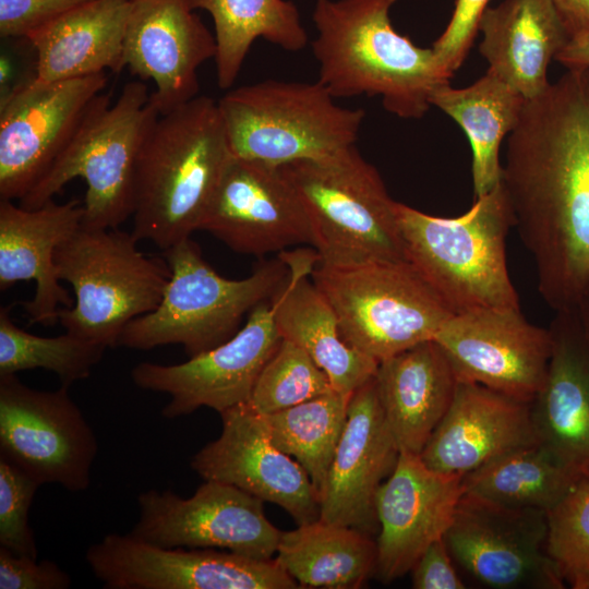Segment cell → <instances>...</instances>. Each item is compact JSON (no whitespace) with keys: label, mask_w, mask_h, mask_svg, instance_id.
Segmentation results:
<instances>
[{"label":"cell","mask_w":589,"mask_h":589,"mask_svg":"<svg viewBox=\"0 0 589 589\" xmlns=\"http://www.w3.org/2000/svg\"><path fill=\"white\" fill-rule=\"evenodd\" d=\"M501 181L540 296L555 312L575 309L589 286V68L526 100Z\"/></svg>","instance_id":"obj_1"},{"label":"cell","mask_w":589,"mask_h":589,"mask_svg":"<svg viewBox=\"0 0 589 589\" xmlns=\"http://www.w3.org/2000/svg\"><path fill=\"white\" fill-rule=\"evenodd\" d=\"M397 0H315L311 43L317 81L335 98L380 96L384 108L420 119L431 95L450 76L432 48L416 46L393 26Z\"/></svg>","instance_id":"obj_2"},{"label":"cell","mask_w":589,"mask_h":589,"mask_svg":"<svg viewBox=\"0 0 589 589\" xmlns=\"http://www.w3.org/2000/svg\"><path fill=\"white\" fill-rule=\"evenodd\" d=\"M218 101L196 96L160 113L139 154L131 233L161 251L200 229L233 158Z\"/></svg>","instance_id":"obj_3"},{"label":"cell","mask_w":589,"mask_h":589,"mask_svg":"<svg viewBox=\"0 0 589 589\" xmlns=\"http://www.w3.org/2000/svg\"><path fill=\"white\" fill-rule=\"evenodd\" d=\"M395 212L408 262L452 314L520 308L507 269L514 215L502 181L457 217L399 202Z\"/></svg>","instance_id":"obj_4"},{"label":"cell","mask_w":589,"mask_h":589,"mask_svg":"<svg viewBox=\"0 0 589 589\" xmlns=\"http://www.w3.org/2000/svg\"><path fill=\"white\" fill-rule=\"evenodd\" d=\"M170 276L159 304L123 329L118 346L151 350L179 344L189 358L231 338L245 314L269 301L289 276L279 256L242 279L219 275L190 238L163 251Z\"/></svg>","instance_id":"obj_5"},{"label":"cell","mask_w":589,"mask_h":589,"mask_svg":"<svg viewBox=\"0 0 589 589\" xmlns=\"http://www.w3.org/2000/svg\"><path fill=\"white\" fill-rule=\"evenodd\" d=\"M142 81L127 83L118 99L103 93L63 152L19 205L35 209L75 178L86 182L82 226L119 228L133 212V183L142 144L159 116Z\"/></svg>","instance_id":"obj_6"},{"label":"cell","mask_w":589,"mask_h":589,"mask_svg":"<svg viewBox=\"0 0 589 589\" xmlns=\"http://www.w3.org/2000/svg\"><path fill=\"white\" fill-rule=\"evenodd\" d=\"M304 206L320 264L408 261L395 205L354 145L280 166Z\"/></svg>","instance_id":"obj_7"},{"label":"cell","mask_w":589,"mask_h":589,"mask_svg":"<svg viewBox=\"0 0 589 589\" xmlns=\"http://www.w3.org/2000/svg\"><path fill=\"white\" fill-rule=\"evenodd\" d=\"M131 232L81 226L55 254L59 279L71 285L74 303L61 308L65 332L118 346L125 326L159 304L170 272L166 261L145 255Z\"/></svg>","instance_id":"obj_8"},{"label":"cell","mask_w":589,"mask_h":589,"mask_svg":"<svg viewBox=\"0 0 589 589\" xmlns=\"http://www.w3.org/2000/svg\"><path fill=\"white\" fill-rule=\"evenodd\" d=\"M335 99L318 81L266 80L229 91L218 107L235 157L283 166L356 144L365 111Z\"/></svg>","instance_id":"obj_9"},{"label":"cell","mask_w":589,"mask_h":589,"mask_svg":"<svg viewBox=\"0 0 589 589\" xmlns=\"http://www.w3.org/2000/svg\"><path fill=\"white\" fill-rule=\"evenodd\" d=\"M310 276L334 309L345 341L378 363L433 340L452 315L408 261L316 263Z\"/></svg>","instance_id":"obj_10"},{"label":"cell","mask_w":589,"mask_h":589,"mask_svg":"<svg viewBox=\"0 0 589 589\" xmlns=\"http://www.w3.org/2000/svg\"><path fill=\"white\" fill-rule=\"evenodd\" d=\"M97 440L69 387L39 390L15 374L0 376V456L40 485L86 490Z\"/></svg>","instance_id":"obj_11"},{"label":"cell","mask_w":589,"mask_h":589,"mask_svg":"<svg viewBox=\"0 0 589 589\" xmlns=\"http://www.w3.org/2000/svg\"><path fill=\"white\" fill-rule=\"evenodd\" d=\"M132 537L163 548L218 549L272 560L281 532L266 517L264 501L240 488L204 480L193 495L151 489L137 496Z\"/></svg>","instance_id":"obj_12"},{"label":"cell","mask_w":589,"mask_h":589,"mask_svg":"<svg viewBox=\"0 0 589 589\" xmlns=\"http://www.w3.org/2000/svg\"><path fill=\"white\" fill-rule=\"evenodd\" d=\"M106 73L58 82L33 77L0 110V200H21L69 144L107 86Z\"/></svg>","instance_id":"obj_13"},{"label":"cell","mask_w":589,"mask_h":589,"mask_svg":"<svg viewBox=\"0 0 589 589\" xmlns=\"http://www.w3.org/2000/svg\"><path fill=\"white\" fill-rule=\"evenodd\" d=\"M548 514L460 497L444 540L477 582L493 589H563L548 552Z\"/></svg>","instance_id":"obj_14"},{"label":"cell","mask_w":589,"mask_h":589,"mask_svg":"<svg viewBox=\"0 0 589 589\" xmlns=\"http://www.w3.org/2000/svg\"><path fill=\"white\" fill-rule=\"evenodd\" d=\"M107 589H296L275 561L218 549L163 548L108 533L85 555Z\"/></svg>","instance_id":"obj_15"},{"label":"cell","mask_w":589,"mask_h":589,"mask_svg":"<svg viewBox=\"0 0 589 589\" xmlns=\"http://www.w3.org/2000/svg\"><path fill=\"white\" fill-rule=\"evenodd\" d=\"M280 341L271 301H264L219 346L178 364L141 362L132 369L131 378L142 389L170 397L161 410L167 419L190 414L201 407L220 413L248 402Z\"/></svg>","instance_id":"obj_16"},{"label":"cell","mask_w":589,"mask_h":589,"mask_svg":"<svg viewBox=\"0 0 589 589\" xmlns=\"http://www.w3.org/2000/svg\"><path fill=\"white\" fill-rule=\"evenodd\" d=\"M433 340L458 381L478 383L527 402L543 386L551 333L529 323L520 308L452 314Z\"/></svg>","instance_id":"obj_17"},{"label":"cell","mask_w":589,"mask_h":589,"mask_svg":"<svg viewBox=\"0 0 589 589\" xmlns=\"http://www.w3.org/2000/svg\"><path fill=\"white\" fill-rule=\"evenodd\" d=\"M199 230L247 255L313 247L304 206L280 166L238 157L228 165Z\"/></svg>","instance_id":"obj_18"},{"label":"cell","mask_w":589,"mask_h":589,"mask_svg":"<svg viewBox=\"0 0 589 589\" xmlns=\"http://www.w3.org/2000/svg\"><path fill=\"white\" fill-rule=\"evenodd\" d=\"M221 432L191 459L204 480L229 483L285 509L297 525L320 518V500L302 466L273 443L263 414L247 404L219 413Z\"/></svg>","instance_id":"obj_19"},{"label":"cell","mask_w":589,"mask_h":589,"mask_svg":"<svg viewBox=\"0 0 589 589\" xmlns=\"http://www.w3.org/2000/svg\"><path fill=\"white\" fill-rule=\"evenodd\" d=\"M464 474L429 468L420 455L399 453L375 494L378 522L375 575L388 584L407 573L435 540L445 536L464 494Z\"/></svg>","instance_id":"obj_20"},{"label":"cell","mask_w":589,"mask_h":589,"mask_svg":"<svg viewBox=\"0 0 589 589\" xmlns=\"http://www.w3.org/2000/svg\"><path fill=\"white\" fill-rule=\"evenodd\" d=\"M194 11L190 0H131L123 64L155 83L159 113L199 96L197 71L215 58V36Z\"/></svg>","instance_id":"obj_21"},{"label":"cell","mask_w":589,"mask_h":589,"mask_svg":"<svg viewBox=\"0 0 589 589\" xmlns=\"http://www.w3.org/2000/svg\"><path fill=\"white\" fill-rule=\"evenodd\" d=\"M398 456L374 376L350 396L345 429L320 501V518L370 536L377 533L375 494Z\"/></svg>","instance_id":"obj_22"},{"label":"cell","mask_w":589,"mask_h":589,"mask_svg":"<svg viewBox=\"0 0 589 589\" xmlns=\"http://www.w3.org/2000/svg\"><path fill=\"white\" fill-rule=\"evenodd\" d=\"M536 443L531 402L458 381L450 406L420 457L435 471L465 476L495 457Z\"/></svg>","instance_id":"obj_23"},{"label":"cell","mask_w":589,"mask_h":589,"mask_svg":"<svg viewBox=\"0 0 589 589\" xmlns=\"http://www.w3.org/2000/svg\"><path fill=\"white\" fill-rule=\"evenodd\" d=\"M543 386L531 401L538 443L582 480L589 478V341L576 309L555 312Z\"/></svg>","instance_id":"obj_24"},{"label":"cell","mask_w":589,"mask_h":589,"mask_svg":"<svg viewBox=\"0 0 589 589\" xmlns=\"http://www.w3.org/2000/svg\"><path fill=\"white\" fill-rule=\"evenodd\" d=\"M79 200L58 204L53 200L35 209L0 200V289L34 280L35 294L23 305L28 324L53 325L61 308L73 300L61 286L55 254L58 247L82 226Z\"/></svg>","instance_id":"obj_25"},{"label":"cell","mask_w":589,"mask_h":589,"mask_svg":"<svg viewBox=\"0 0 589 589\" xmlns=\"http://www.w3.org/2000/svg\"><path fill=\"white\" fill-rule=\"evenodd\" d=\"M278 256L289 266V276L269 301L281 338L303 349L334 390L351 395L375 376L378 362L345 341L334 309L309 280L318 262L316 251H284Z\"/></svg>","instance_id":"obj_26"},{"label":"cell","mask_w":589,"mask_h":589,"mask_svg":"<svg viewBox=\"0 0 589 589\" xmlns=\"http://www.w3.org/2000/svg\"><path fill=\"white\" fill-rule=\"evenodd\" d=\"M478 31L489 70L526 100L549 87L550 62L570 38L551 0H503L486 8Z\"/></svg>","instance_id":"obj_27"},{"label":"cell","mask_w":589,"mask_h":589,"mask_svg":"<svg viewBox=\"0 0 589 589\" xmlns=\"http://www.w3.org/2000/svg\"><path fill=\"white\" fill-rule=\"evenodd\" d=\"M457 382L448 359L434 340L378 363L377 395L399 453H422L450 406Z\"/></svg>","instance_id":"obj_28"},{"label":"cell","mask_w":589,"mask_h":589,"mask_svg":"<svg viewBox=\"0 0 589 589\" xmlns=\"http://www.w3.org/2000/svg\"><path fill=\"white\" fill-rule=\"evenodd\" d=\"M130 9L131 0H92L29 35L34 79L49 83L120 72Z\"/></svg>","instance_id":"obj_29"},{"label":"cell","mask_w":589,"mask_h":589,"mask_svg":"<svg viewBox=\"0 0 589 589\" xmlns=\"http://www.w3.org/2000/svg\"><path fill=\"white\" fill-rule=\"evenodd\" d=\"M430 101L466 133L472 152L474 196L486 194L502 180L501 144L516 128L526 99L488 69L478 81L464 88L452 87L449 82L441 84Z\"/></svg>","instance_id":"obj_30"},{"label":"cell","mask_w":589,"mask_h":589,"mask_svg":"<svg viewBox=\"0 0 589 589\" xmlns=\"http://www.w3.org/2000/svg\"><path fill=\"white\" fill-rule=\"evenodd\" d=\"M274 558L300 588L358 589L376 573L377 546L365 532L318 518L283 531Z\"/></svg>","instance_id":"obj_31"},{"label":"cell","mask_w":589,"mask_h":589,"mask_svg":"<svg viewBox=\"0 0 589 589\" xmlns=\"http://www.w3.org/2000/svg\"><path fill=\"white\" fill-rule=\"evenodd\" d=\"M194 10L207 11L214 22L216 74L221 89L238 77L253 43L263 38L288 51L308 44L299 10L289 0H190Z\"/></svg>","instance_id":"obj_32"},{"label":"cell","mask_w":589,"mask_h":589,"mask_svg":"<svg viewBox=\"0 0 589 589\" xmlns=\"http://www.w3.org/2000/svg\"><path fill=\"white\" fill-rule=\"evenodd\" d=\"M539 443L509 450L464 476V492L516 509L549 513L580 482Z\"/></svg>","instance_id":"obj_33"},{"label":"cell","mask_w":589,"mask_h":589,"mask_svg":"<svg viewBox=\"0 0 589 589\" xmlns=\"http://www.w3.org/2000/svg\"><path fill=\"white\" fill-rule=\"evenodd\" d=\"M350 396L333 390L264 416L271 440L302 466L320 501L345 429Z\"/></svg>","instance_id":"obj_34"},{"label":"cell","mask_w":589,"mask_h":589,"mask_svg":"<svg viewBox=\"0 0 589 589\" xmlns=\"http://www.w3.org/2000/svg\"><path fill=\"white\" fill-rule=\"evenodd\" d=\"M11 308L0 309V376L44 369L70 387L87 378L101 360L105 346L68 332L56 337L31 334L12 321Z\"/></svg>","instance_id":"obj_35"},{"label":"cell","mask_w":589,"mask_h":589,"mask_svg":"<svg viewBox=\"0 0 589 589\" xmlns=\"http://www.w3.org/2000/svg\"><path fill=\"white\" fill-rule=\"evenodd\" d=\"M333 390L328 376L310 356L281 338L261 371L247 405L266 416Z\"/></svg>","instance_id":"obj_36"},{"label":"cell","mask_w":589,"mask_h":589,"mask_svg":"<svg viewBox=\"0 0 589 589\" xmlns=\"http://www.w3.org/2000/svg\"><path fill=\"white\" fill-rule=\"evenodd\" d=\"M548 552L573 589H589V478L548 513Z\"/></svg>","instance_id":"obj_37"},{"label":"cell","mask_w":589,"mask_h":589,"mask_svg":"<svg viewBox=\"0 0 589 589\" xmlns=\"http://www.w3.org/2000/svg\"><path fill=\"white\" fill-rule=\"evenodd\" d=\"M40 484L0 456V546L37 558L28 512Z\"/></svg>","instance_id":"obj_38"},{"label":"cell","mask_w":589,"mask_h":589,"mask_svg":"<svg viewBox=\"0 0 589 589\" xmlns=\"http://www.w3.org/2000/svg\"><path fill=\"white\" fill-rule=\"evenodd\" d=\"M490 0H456L452 17L432 49L452 77L462 64Z\"/></svg>","instance_id":"obj_39"},{"label":"cell","mask_w":589,"mask_h":589,"mask_svg":"<svg viewBox=\"0 0 589 589\" xmlns=\"http://www.w3.org/2000/svg\"><path fill=\"white\" fill-rule=\"evenodd\" d=\"M92 0H0V35L25 39L70 10Z\"/></svg>","instance_id":"obj_40"},{"label":"cell","mask_w":589,"mask_h":589,"mask_svg":"<svg viewBox=\"0 0 589 589\" xmlns=\"http://www.w3.org/2000/svg\"><path fill=\"white\" fill-rule=\"evenodd\" d=\"M71 578L50 560L16 555L0 546V589H67Z\"/></svg>","instance_id":"obj_41"},{"label":"cell","mask_w":589,"mask_h":589,"mask_svg":"<svg viewBox=\"0 0 589 589\" xmlns=\"http://www.w3.org/2000/svg\"><path fill=\"white\" fill-rule=\"evenodd\" d=\"M416 589H464L444 537L432 542L419 556L411 570Z\"/></svg>","instance_id":"obj_42"},{"label":"cell","mask_w":589,"mask_h":589,"mask_svg":"<svg viewBox=\"0 0 589 589\" xmlns=\"http://www.w3.org/2000/svg\"><path fill=\"white\" fill-rule=\"evenodd\" d=\"M570 37L589 31V0H551Z\"/></svg>","instance_id":"obj_43"},{"label":"cell","mask_w":589,"mask_h":589,"mask_svg":"<svg viewBox=\"0 0 589 589\" xmlns=\"http://www.w3.org/2000/svg\"><path fill=\"white\" fill-rule=\"evenodd\" d=\"M555 60L567 69L589 68V31L572 36Z\"/></svg>","instance_id":"obj_44"},{"label":"cell","mask_w":589,"mask_h":589,"mask_svg":"<svg viewBox=\"0 0 589 589\" xmlns=\"http://www.w3.org/2000/svg\"><path fill=\"white\" fill-rule=\"evenodd\" d=\"M575 309L584 333L589 341V286Z\"/></svg>","instance_id":"obj_45"}]
</instances>
